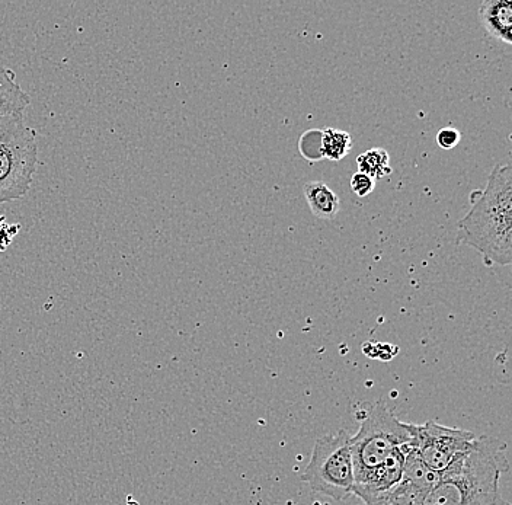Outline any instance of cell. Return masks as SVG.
<instances>
[{
  "instance_id": "obj_1",
  "label": "cell",
  "mask_w": 512,
  "mask_h": 505,
  "mask_svg": "<svg viewBox=\"0 0 512 505\" xmlns=\"http://www.w3.org/2000/svg\"><path fill=\"white\" fill-rule=\"evenodd\" d=\"M508 471L507 444L495 437H476L470 449L441 473L422 505H511L499 487Z\"/></svg>"
},
{
  "instance_id": "obj_2",
  "label": "cell",
  "mask_w": 512,
  "mask_h": 505,
  "mask_svg": "<svg viewBox=\"0 0 512 505\" xmlns=\"http://www.w3.org/2000/svg\"><path fill=\"white\" fill-rule=\"evenodd\" d=\"M472 209L457 223L456 241L476 249L488 267L512 262V168L495 165L483 191H475Z\"/></svg>"
},
{
  "instance_id": "obj_3",
  "label": "cell",
  "mask_w": 512,
  "mask_h": 505,
  "mask_svg": "<svg viewBox=\"0 0 512 505\" xmlns=\"http://www.w3.org/2000/svg\"><path fill=\"white\" fill-rule=\"evenodd\" d=\"M351 437L354 484L382 466L386 460L414 444L416 424L400 421L384 402L370 405Z\"/></svg>"
},
{
  "instance_id": "obj_4",
  "label": "cell",
  "mask_w": 512,
  "mask_h": 505,
  "mask_svg": "<svg viewBox=\"0 0 512 505\" xmlns=\"http://www.w3.org/2000/svg\"><path fill=\"white\" fill-rule=\"evenodd\" d=\"M37 166V131L24 114L0 117V204L27 196Z\"/></svg>"
},
{
  "instance_id": "obj_5",
  "label": "cell",
  "mask_w": 512,
  "mask_h": 505,
  "mask_svg": "<svg viewBox=\"0 0 512 505\" xmlns=\"http://www.w3.org/2000/svg\"><path fill=\"white\" fill-rule=\"evenodd\" d=\"M302 479L319 494L336 501L347 500L354 488L350 434L342 430L316 441Z\"/></svg>"
},
{
  "instance_id": "obj_6",
  "label": "cell",
  "mask_w": 512,
  "mask_h": 505,
  "mask_svg": "<svg viewBox=\"0 0 512 505\" xmlns=\"http://www.w3.org/2000/svg\"><path fill=\"white\" fill-rule=\"evenodd\" d=\"M475 440L472 431L446 427L431 420L416 425L412 447L428 469L441 475L470 449Z\"/></svg>"
},
{
  "instance_id": "obj_7",
  "label": "cell",
  "mask_w": 512,
  "mask_h": 505,
  "mask_svg": "<svg viewBox=\"0 0 512 505\" xmlns=\"http://www.w3.org/2000/svg\"><path fill=\"white\" fill-rule=\"evenodd\" d=\"M440 475L424 465L415 450L406 455L402 478L373 505H422Z\"/></svg>"
},
{
  "instance_id": "obj_8",
  "label": "cell",
  "mask_w": 512,
  "mask_h": 505,
  "mask_svg": "<svg viewBox=\"0 0 512 505\" xmlns=\"http://www.w3.org/2000/svg\"><path fill=\"white\" fill-rule=\"evenodd\" d=\"M480 19L486 33L495 40L512 44V2L511 0H485L479 8Z\"/></svg>"
},
{
  "instance_id": "obj_9",
  "label": "cell",
  "mask_w": 512,
  "mask_h": 505,
  "mask_svg": "<svg viewBox=\"0 0 512 505\" xmlns=\"http://www.w3.org/2000/svg\"><path fill=\"white\" fill-rule=\"evenodd\" d=\"M30 104L31 97L18 82L14 70L0 66V117L24 114Z\"/></svg>"
},
{
  "instance_id": "obj_10",
  "label": "cell",
  "mask_w": 512,
  "mask_h": 505,
  "mask_svg": "<svg viewBox=\"0 0 512 505\" xmlns=\"http://www.w3.org/2000/svg\"><path fill=\"white\" fill-rule=\"evenodd\" d=\"M303 191L313 216L322 220L335 219L341 210V201L328 184L320 181L307 182Z\"/></svg>"
},
{
  "instance_id": "obj_11",
  "label": "cell",
  "mask_w": 512,
  "mask_h": 505,
  "mask_svg": "<svg viewBox=\"0 0 512 505\" xmlns=\"http://www.w3.org/2000/svg\"><path fill=\"white\" fill-rule=\"evenodd\" d=\"M358 172L368 175L374 181L389 177L393 169L390 166V156L386 149L376 147V149L367 150L357 156Z\"/></svg>"
},
{
  "instance_id": "obj_12",
  "label": "cell",
  "mask_w": 512,
  "mask_h": 505,
  "mask_svg": "<svg viewBox=\"0 0 512 505\" xmlns=\"http://www.w3.org/2000/svg\"><path fill=\"white\" fill-rule=\"evenodd\" d=\"M352 137L348 131L338 129H322L323 158L339 162L351 152Z\"/></svg>"
},
{
  "instance_id": "obj_13",
  "label": "cell",
  "mask_w": 512,
  "mask_h": 505,
  "mask_svg": "<svg viewBox=\"0 0 512 505\" xmlns=\"http://www.w3.org/2000/svg\"><path fill=\"white\" fill-rule=\"evenodd\" d=\"M299 150L304 159L315 163L323 161L322 130L304 131L299 140Z\"/></svg>"
},
{
  "instance_id": "obj_14",
  "label": "cell",
  "mask_w": 512,
  "mask_h": 505,
  "mask_svg": "<svg viewBox=\"0 0 512 505\" xmlns=\"http://www.w3.org/2000/svg\"><path fill=\"white\" fill-rule=\"evenodd\" d=\"M351 190L355 196L364 198L370 196L373 193L374 188H376V181L373 178L368 177V175L363 174V172H355L351 177Z\"/></svg>"
},
{
  "instance_id": "obj_15",
  "label": "cell",
  "mask_w": 512,
  "mask_h": 505,
  "mask_svg": "<svg viewBox=\"0 0 512 505\" xmlns=\"http://www.w3.org/2000/svg\"><path fill=\"white\" fill-rule=\"evenodd\" d=\"M460 140H462V134L454 127H444L438 131L437 134V145L441 147L443 150H451L454 149L457 145H459Z\"/></svg>"
},
{
  "instance_id": "obj_16",
  "label": "cell",
  "mask_w": 512,
  "mask_h": 505,
  "mask_svg": "<svg viewBox=\"0 0 512 505\" xmlns=\"http://www.w3.org/2000/svg\"><path fill=\"white\" fill-rule=\"evenodd\" d=\"M3 217L0 216V251H5L11 244V238L9 235L15 236V233L9 232V226H3Z\"/></svg>"
},
{
  "instance_id": "obj_17",
  "label": "cell",
  "mask_w": 512,
  "mask_h": 505,
  "mask_svg": "<svg viewBox=\"0 0 512 505\" xmlns=\"http://www.w3.org/2000/svg\"><path fill=\"white\" fill-rule=\"evenodd\" d=\"M127 505H140L137 501H134L133 498L128 497Z\"/></svg>"
}]
</instances>
